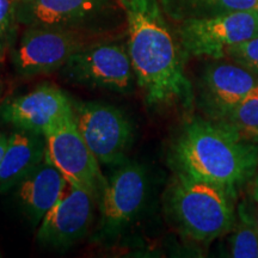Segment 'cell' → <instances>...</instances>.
Masks as SVG:
<instances>
[{
	"instance_id": "5b68a950",
	"label": "cell",
	"mask_w": 258,
	"mask_h": 258,
	"mask_svg": "<svg viewBox=\"0 0 258 258\" xmlns=\"http://www.w3.org/2000/svg\"><path fill=\"white\" fill-rule=\"evenodd\" d=\"M64 79L90 89L129 93L135 76L127 44L97 40L76 53L60 70Z\"/></svg>"
},
{
	"instance_id": "e0dca14e",
	"label": "cell",
	"mask_w": 258,
	"mask_h": 258,
	"mask_svg": "<svg viewBox=\"0 0 258 258\" xmlns=\"http://www.w3.org/2000/svg\"><path fill=\"white\" fill-rule=\"evenodd\" d=\"M221 122L245 140L254 143L258 134V86L251 90L244 99Z\"/></svg>"
},
{
	"instance_id": "4316f807",
	"label": "cell",
	"mask_w": 258,
	"mask_h": 258,
	"mask_svg": "<svg viewBox=\"0 0 258 258\" xmlns=\"http://www.w3.org/2000/svg\"><path fill=\"white\" fill-rule=\"evenodd\" d=\"M257 12H258V8H257Z\"/></svg>"
},
{
	"instance_id": "4fadbf2b",
	"label": "cell",
	"mask_w": 258,
	"mask_h": 258,
	"mask_svg": "<svg viewBox=\"0 0 258 258\" xmlns=\"http://www.w3.org/2000/svg\"><path fill=\"white\" fill-rule=\"evenodd\" d=\"M256 86L253 71L237 62L211 63L199 83L200 105L209 120L222 121Z\"/></svg>"
},
{
	"instance_id": "ac0fdd59",
	"label": "cell",
	"mask_w": 258,
	"mask_h": 258,
	"mask_svg": "<svg viewBox=\"0 0 258 258\" xmlns=\"http://www.w3.org/2000/svg\"><path fill=\"white\" fill-rule=\"evenodd\" d=\"M231 257L258 258V226L241 205L239 224L231 238Z\"/></svg>"
},
{
	"instance_id": "5bb4252c",
	"label": "cell",
	"mask_w": 258,
	"mask_h": 258,
	"mask_svg": "<svg viewBox=\"0 0 258 258\" xmlns=\"http://www.w3.org/2000/svg\"><path fill=\"white\" fill-rule=\"evenodd\" d=\"M46 157L44 135L24 129H16L9 134L8 146L0 165V192L17 186Z\"/></svg>"
},
{
	"instance_id": "6da1fadb",
	"label": "cell",
	"mask_w": 258,
	"mask_h": 258,
	"mask_svg": "<svg viewBox=\"0 0 258 258\" xmlns=\"http://www.w3.org/2000/svg\"><path fill=\"white\" fill-rule=\"evenodd\" d=\"M127 25V49L135 82L150 106H188L192 88L186 54L165 19L159 0H120Z\"/></svg>"
},
{
	"instance_id": "9c48e42d",
	"label": "cell",
	"mask_w": 258,
	"mask_h": 258,
	"mask_svg": "<svg viewBox=\"0 0 258 258\" xmlns=\"http://www.w3.org/2000/svg\"><path fill=\"white\" fill-rule=\"evenodd\" d=\"M44 137L48 159L70 183L91 194L98 203L108 179L103 176L101 163L80 134L73 115L51 128Z\"/></svg>"
},
{
	"instance_id": "603a6c76",
	"label": "cell",
	"mask_w": 258,
	"mask_h": 258,
	"mask_svg": "<svg viewBox=\"0 0 258 258\" xmlns=\"http://www.w3.org/2000/svg\"><path fill=\"white\" fill-rule=\"evenodd\" d=\"M27 2H30V0H16V3H17V4H21V3H27Z\"/></svg>"
},
{
	"instance_id": "2e32d148",
	"label": "cell",
	"mask_w": 258,
	"mask_h": 258,
	"mask_svg": "<svg viewBox=\"0 0 258 258\" xmlns=\"http://www.w3.org/2000/svg\"><path fill=\"white\" fill-rule=\"evenodd\" d=\"M167 17L182 23L244 10H257L258 0H159Z\"/></svg>"
},
{
	"instance_id": "52a82bcc",
	"label": "cell",
	"mask_w": 258,
	"mask_h": 258,
	"mask_svg": "<svg viewBox=\"0 0 258 258\" xmlns=\"http://www.w3.org/2000/svg\"><path fill=\"white\" fill-rule=\"evenodd\" d=\"M258 36L257 10L182 22L178 40L186 55L219 60L232 47Z\"/></svg>"
},
{
	"instance_id": "cb8c5ba5",
	"label": "cell",
	"mask_w": 258,
	"mask_h": 258,
	"mask_svg": "<svg viewBox=\"0 0 258 258\" xmlns=\"http://www.w3.org/2000/svg\"><path fill=\"white\" fill-rule=\"evenodd\" d=\"M254 143H258V134H257V137H256V139H254Z\"/></svg>"
},
{
	"instance_id": "d6986e66",
	"label": "cell",
	"mask_w": 258,
	"mask_h": 258,
	"mask_svg": "<svg viewBox=\"0 0 258 258\" xmlns=\"http://www.w3.org/2000/svg\"><path fill=\"white\" fill-rule=\"evenodd\" d=\"M17 23L16 0H0V61L14 42Z\"/></svg>"
},
{
	"instance_id": "7402d4cb",
	"label": "cell",
	"mask_w": 258,
	"mask_h": 258,
	"mask_svg": "<svg viewBox=\"0 0 258 258\" xmlns=\"http://www.w3.org/2000/svg\"><path fill=\"white\" fill-rule=\"evenodd\" d=\"M252 192H253V198H254V200H256V201L258 202V172L256 173V175H254Z\"/></svg>"
},
{
	"instance_id": "ffe728a7",
	"label": "cell",
	"mask_w": 258,
	"mask_h": 258,
	"mask_svg": "<svg viewBox=\"0 0 258 258\" xmlns=\"http://www.w3.org/2000/svg\"><path fill=\"white\" fill-rule=\"evenodd\" d=\"M227 56L258 74V36L232 47L227 51Z\"/></svg>"
},
{
	"instance_id": "8fae6325",
	"label": "cell",
	"mask_w": 258,
	"mask_h": 258,
	"mask_svg": "<svg viewBox=\"0 0 258 258\" xmlns=\"http://www.w3.org/2000/svg\"><path fill=\"white\" fill-rule=\"evenodd\" d=\"M96 199L67 180L66 185L40 222L36 240L48 249L64 250L88 234L95 217Z\"/></svg>"
},
{
	"instance_id": "30bf717a",
	"label": "cell",
	"mask_w": 258,
	"mask_h": 258,
	"mask_svg": "<svg viewBox=\"0 0 258 258\" xmlns=\"http://www.w3.org/2000/svg\"><path fill=\"white\" fill-rule=\"evenodd\" d=\"M148 179L144 166L123 163L112 173L99 198L98 237L114 239L138 217L147 196Z\"/></svg>"
},
{
	"instance_id": "44dd1931",
	"label": "cell",
	"mask_w": 258,
	"mask_h": 258,
	"mask_svg": "<svg viewBox=\"0 0 258 258\" xmlns=\"http://www.w3.org/2000/svg\"><path fill=\"white\" fill-rule=\"evenodd\" d=\"M9 141V135L5 133H0V165H2L3 157H4L6 146H8Z\"/></svg>"
},
{
	"instance_id": "ba28073f",
	"label": "cell",
	"mask_w": 258,
	"mask_h": 258,
	"mask_svg": "<svg viewBox=\"0 0 258 258\" xmlns=\"http://www.w3.org/2000/svg\"><path fill=\"white\" fill-rule=\"evenodd\" d=\"M73 117L99 163H123L134 140V125L123 111L104 103L86 102L73 104Z\"/></svg>"
},
{
	"instance_id": "9a60e30c",
	"label": "cell",
	"mask_w": 258,
	"mask_h": 258,
	"mask_svg": "<svg viewBox=\"0 0 258 258\" xmlns=\"http://www.w3.org/2000/svg\"><path fill=\"white\" fill-rule=\"evenodd\" d=\"M66 183L67 179L48 157L19 183L18 202L32 225H40L44 215L60 198Z\"/></svg>"
},
{
	"instance_id": "484cf974",
	"label": "cell",
	"mask_w": 258,
	"mask_h": 258,
	"mask_svg": "<svg viewBox=\"0 0 258 258\" xmlns=\"http://www.w3.org/2000/svg\"><path fill=\"white\" fill-rule=\"evenodd\" d=\"M0 257H2V251H0Z\"/></svg>"
},
{
	"instance_id": "3957f363",
	"label": "cell",
	"mask_w": 258,
	"mask_h": 258,
	"mask_svg": "<svg viewBox=\"0 0 258 258\" xmlns=\"http://www.w3.org/2000/svg\"><path fill=\"white\" fill-rule=\"evenodd\" d=\"M233 198V194L221 186L176 172L167 188L165 208L183 234L200 243H209L234 226Z\"/></svg>"
},
{
	"instance_id": "277c9868",
	"label": "cell",
	"mask_w": 258,
	"mask_h": 258,
	"mask_svg": "<svg viewBox=\"0 0 258 258\" xmlns=\"http://www.w3.org/2000/svg\"><path fill=\"white\" fill-rule=\"evenodd\" d=\"M124 18L114 0H30L17 4L18 23L56 27L104 36Z\"/></svg>"
},
{
	"instance_id": "7c38bea8",
	"label": "cell",
	"mask_w": 258,
	"mask_h": 258,
	"mask_svg": "<svg viewBox=\"0 0 258 258\" xmlns=\"http://www.w3.org/2000/svg\"><path fill=\"white\" fill-rule=\"evenodd\" d=\"M72 115L73 102L51 84H42L29 93L9 98L0 106V117L6 123L42 135Z\"/></svg>"
},
{
	"instance_id": "d4e9b609",
	"label": "cell",
	"mask_w": 258,
	"mask_h": 258,
	"mask_svg": "<svg viewBox=\"0 0 258 258\" xmlns=\"http://www.w3.org/2000/svg\"><path fill=\"white\" fill-rule=\"evenodd\" d=\"M0 91H2V84H0Z\"/></svg>"
},
{
	"instance_id": "8992f818",
	"label": "cell",
	"mask_w": 258,
	"mask_h": 258,
	"mask_svg": "<svg viewBox=\"0 0 258 258\" xmlns=\"http://www.w3.org/2000/svg\"><path fill=\"white\" fill-rule=\"evenodd\" d=\"M98 35L56 27H27L12 54L16 72L37 77L60 71L64 63Z\"/></svg>"
},
{
	"instance_id": "7a4b0ae2",
	"label": "cell",
	"mask_w": 258,
	"mask_h": 258,
	"mask_svg": "<svg viewBox=\"0 0 258 258\" xmlns=\"http://www.w3.org/2000/svg\"><path fill=\"white\" fill-rule=\"evenodd\" d=\"M176 172L206 180L235 195L257 172L258 146L221 122L195 118L183 127L171 147Z\"/></svg>"
}]
</instances>
